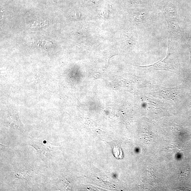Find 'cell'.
Returning <instances> with one entry per match:
<instances>
[{"label": "cell", "mask_w": 191, "mask_h": 191, "mask_svg": "<svg viewBox=\"0 0 191 191\" xmlns=\"http://www.w3.org/2000/svg\"><path fill=\"white\" fill-rule=\"evenodd\" d=\"M113 153L116 158H123L122 150L117 146H115L113 149Z\"/></svg>", "instance_id": "7a4b0ae2"}, {"label": "cell", "mask_w": 191, "mask_h": 191, "mask_svg": "<svg viewBox=\"0 0 191 191\" xmlns=\"http://www.w3.org/2000/svg\"><path fill=\"white\" fill-rule=\"evenodd\" d=\"M50 143H44L42 140H33L30 141V145L33 146L37 150L39 156L42 158L47 157L51 155L54 146Z\"/></svg>", "instance_id": "6da1fadb"}]
</instances>
